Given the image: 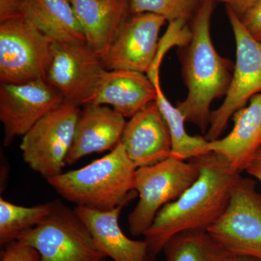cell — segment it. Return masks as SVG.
Segmentation results:
<instances>
[{
    "label": "cell",
    "instance_id": "obj_28",
    "mask_svg": "<svg viewBox=\"0 0 261 261\" xmlns=\"http://www.w3.org/2000/svg\"><path fill=\"white\" fill-rule=\"evenodd\" d=\"M245 171L261 183V147L248 163Z\"/></svg>",
    "mask_w": 261,
    "mask_h": 261
},
{
    "label": "cell",
    "instance_id": "obj_7",
    "mask_svg": "<svg viewBox=\"0 0 261 261\" xmlns=\"http://www.w3.org/2000/svg\"><path fill=\"white\" fill-rule=\"evenodd\" d=\"M81 111L79 105L65 101L23 136L20 148L24 161L46 179L63 173Z\"/></svg>",
    "mask_w": 261,
    "mask_h": 261
},
{
    "label": "cell",
    "instance_id": "obj_15",
    "mask_svg": "<svg viewBox=\"0 0 261 261\" xmlns=\"http://www.w3.org/2000/svg\"><path fill=\"white\" fill-rule=\"evenodd\" d=\"M157 96V87L145 73L106 70L84 105H108L125 118H132L155 102Z\"/></svg>",
    "mask_w": 261,
    "mask_h": 261
},
{
    "label": "cell",
    "instance_id": "obj_4",
    "mask_svg": "<svg viewBox=\"0 0 261 261\" xmlns=\"http://www.w3.org/2000/svg\"><path fill=\"white\" fill-rule=\"evenodd\" d=\"M200 175L194 160L170 157L136 171L135 190L140 200L128 216V229L133 236L145 235L160 210L177 200Z\"/></svg>",
    "mask_w": 261,
    "mask_h": 261
},
{
    "label": "cell",
    "instance_id": "obj_11",
    "mask_svg": "<svg viewBox=\"0 0 261 261\" xmlns=\"http://www.w3.org/2000/svg\"><path fill=\"white\" fill-rule=\"evenodd\" d=\"M65 102L47 81L25 84H1L0 121L4 126L5 146L23 137L41 118Z\"/></svg>",
    "mask_w": 261,
    "mask_h": 261
},
{
    "label": "cell",
    "instance_id": "obj_18",
    "mask_svg": "<svg viewBox=\"0 0 261 261\" xmlns=\"http://www.w3.org/2000/svg\"><path fill=\"white\" fill-rule=\"evenodd\" d=\"M85 36L100 57L107 53L128 13L127 0H68Z\"/></svg>",
    "mask_w": 261,
    "mask_h": 261
},
{
    "label": "cell",
    "instance_id": "obj_13",
    "mask_svg": "<svg viewBox=\"0 0 261 261\" xmlns=\"http://www.w3.org/2000/svg\"><path fill=\"white\" fill-rule=\"evenodd\" d=\"M130 118L120 143L137 168L171 157V135L156 101Z\"/></svg>",
    "mask_w": 261,
    "mask_h": 261
},
{
    "label": "cell",
    "instance_id": "obj_8",
    "mask_svg": "<svg viewBox=\"0 0 261 261\" xmlns=\"http://www.w3.org/2000/svg\"><path fill=\"white\" fill-rule=\"evenodd\" d=\"M206 231L228 255L261 261V194L240 178L224 214Z\"/></svg>",
    "mask_w": 261,
    "mask_h": 261
},
{
    "label": "cell",
    "instance_id": "obj_26",
    "mask_svg": "<svg viewBox=\"0 0 261 261\" xmlns=\"http://www.w3.org/2000/svg\"><path fill=\"white\" fill-rule=\"evenodd\" d=\"M24 0H0V22L20 18Z\"/></svg>",
    "mask_w": 261,
    "mask_h": 261
},
{
    "label": "cell",
    "instance_id": "obj_16",
    "mask_svg": "<svg viewBox=\"0 0 261 261\" xmlns=\"http://www.w3.org/2000/svg\"><path fill=\"white\" fill-rule=\"evenodd\" d=\"M121 205L112 210L99 211L76 206L74 211L88 228L96 246L114 261H148L150 255L144 241L127 238L120 227Z\"/></svg>",
    "mask_w": 261,
    "mask_h": 261
},
{
    "label": "cell",
    "instance_id": "obj_2",
    "mask_svg": "<svg viewBox=\"0 0 261 261\" xmlns=\"http://www.w3.org/2000/svg\"><path fill=\"white\" fill-rule=\"evenodd\" d=\"M214 2L202 0L194 16L191 37L186 44L182 62L187 95L185 100L176 105L186 121L205 134L210 123L211 103L226 96L233 75L232 63L220 56L211 39Z\"/></svg>",
    "mask_w": 261,
    "mask_h": 261
},
{
    "label": "cell",
    "instance_id": "obj_6",
    "mask_svg": "<svg viewBox=\"0 0 261 261\" xmlns=\"http://www.w3.org/2000/svg\"><path fill=\"white\" fill-rule=\"evenodd\" d=\"M18 240L37 249L40 261H104L107 257L96 246L74 209L58 201L47 219Z\"/></svg>",
    "mask_w": 261,
    "mask_h": 261
},
{
    "label": "cell",
    "instance_id": "obj_5",
    "mask_svg": "<svg viewBox=\"0 0 261 261\" xmlns=\"http://www.w3.org/2000/svg\"><path fill=\"white\" fill-rule=\"evenodd\" d=\"M51 44L53 41L23 17L1 22V84L47 81L53 59Z\"/></svg>",
    "mask_w": 261,
    "mask_h": 261
},
{
    "label": "cell",
    "instance_id": "obj_27",
    "mask_svg": "<svg viewBox=\"0 0 261 261\" xmlns=\"http://www.w3.org/2000/svg\"><path fill=\"white\" fill-rule=\"evenodd\" d=\"M215 1L224 3L226 6L229 7L239 15H240L243 14L248 8L259 0H215Z\"/></svg>",
    "mask_w": 261,
    "mask_h": 261
},
{
    "label": "cell",
    "instance_id": "obj_30",
    "mask_svg": "<svg viewBox=\"0 0 261 261\" xmlns=\"http://www.w3.org/2000/svg\"><path fill=\"white\" fill-rule=\"evenodd\" d=\"M148 261H154V256H152V255H150V257H149Z\"/></svg>",
    "mask_w": 261,
    "mask_h": 261
},
{
    "label": "cell",
    "instance_id": "obj_23",
    "mask_svg": "<svg viewBox=\"0 0 261 261\" xmlns=\"http://www.w3.org/2000/svg\"><path fill=\"white\" fill-rule=\"evenodd\" d=\"M128 13H152L167 21H188L195 16L202 0H127Z\"/></svg>",
    "mask_w": 261,
    "mask_h": 261
},
{
    "label": "cell",
    "instance_id": "obj_14",
    "mask_svg": "<svg viewBox=\"0 0 261 261\" xmlns=\"http://www.w3.org/2000/svg\"><path fill=\"white\" fill-rule=\"evenodd\" d=\"M77 121L74 139L65 163L74 164L84 156L112 150L121 142L125 117L102 105H84Z\"/></svg>",
    "mask_w": 261,
    "mask_h": 261
},
{
    "label": "cell",
    "instance_id": "obj_24",
    "mask_svg": "<svg viewBox=\"0 0 261 261\" xmlns=\"http://www.w3.org/2000/svg\"><path fill=\"white\" fill-rule=\"evenodd\" d=\"M41 255L37 249L20 240L5 245L0 261H40Z\"/></svg>",
    "mask_w": 261,
    "mask_h": 261
},
{
    "label": "cell",
    "instance_id": "obj_10",
    "mask_svg": "<svg viewBox=\"0 0 261 261\" xmlns=\"http://www.w3.org/2000/svg\"><path fill=\"white\" fill-rule=\"evenodd\" d=\"M53 59L47 81L65 102L85 104L106 68L87 43L53 42Z\"/></svg>",
    "mask_w": 261,
    "mask_h": 261
},
{
    "label": "cell",
    "instance_id": "obj_1",
    "mask_svg": "<svg viewBox=\"0 0 261 261\" xmlns=\"http://www.w3.org/2000/svg\"><path fill=\"white\" fill-rule=\"evenodd\" d=\"M192 160L200 169L198 178L177 200L160 210L144 235L152 256L178 233L206 231L212 226L224 214L242 177L224 158L214 152Z\"/></svg>",
    "mask_w": 261,
    "mask_h": 261
},
{
    "label": "cell",
    "instance_id": "obj_3",
    "mask_svg": "<svg viewBox=\"0 0 261 261\" xmlns=\"http://www.w3.org/2000/svg\"><path fill=\"white\" fill-rule=\"evenodd\" d=\"M137 169L119 143L87 166L47 180L63 198L76 206L109 211L125 205L132 197Z\"/></svg>",
    "mask_w": 261,
    "mask_h": 261
},
{
    "label": "cell",
    "instance_id": "obj_21",
    "mask_svg": "<svg viewBox=\"0 0 261 261\" xmlns=\"http://www.w3.org/2000/svg\"><path fill=\"white\" fill-rule=\"evenodd\" d=\"M163 250L166 261H224L229 255L205 230L178 233Z\"/></svg>",
    "mask_w": 261,
    "mask_h": 261
},
{
    "label": "cell",
    "instance_id": "obj_22",
    "mask_svg": "<svg viewBox=\"0 0 261 261\" xmlns=\"http://www.w3.org/2000/svg\"><path fill=\"white\" fill-rule=\"evenodd\" d=\"M53 202L23 207L0 199V244L16 241L25 231L39 226L53 211Z\"/></svg>",
    "mask_w": 261,
    "mask_h": 261
},
{
    "label": "cell",
    "instance_id": "obj_12",
    "mask_svg": "<svg viewBox=\"0 0 261 261\" xmlns=\"http://www.w3.org/2000/svg\"><path fill=\"white\" fill-rule=\"evenodd\" d=\"M166 21L152 13L127 17L102 58L106 69L134 70L147 74L155 61L160 31Z\"/></svg>",
    "mask_w": 261,
    "mask_h": 261
},
{
    "label": "cell",
    "instance_id": "obj_20",
    "mask_svg": "<svg viewBox=\"0 0 261 261\" xmlns=\"http://www.w3.org/2000/svg\"><path fill=\"white\" fill-rule=\"evenodd\" d=\"M157 87L156 102L167 125L171 135V157L181 161H190L210 152L209 141L205 137L192 136L185 128L186 118L176 106H173L163 93L159 75L148 76Z\"/></svg>",
    "mask_w": 261,
    "mask_h": 261
},
{
    "label": "cell",
    "instance_id": "obj_17",
    "mask_svg": "<svg viewBox=\"0 0 261 261\" xmlns=\"http://www.w3.org/2000/svg\"><path fill=\"white\" fill-rule=\"evenodd\" d=\"M232 117L231 132L224 138L211 141L208 147L240 173L261 147V93L254 95L248 106L238 110Z\"/></svg>",
    "mask_w": 261,
    "mask_h": 261
},
{
    "label": "cell",
    "instance_id": "obj_25",
    "mask_svg": "<svg viewBox=\"0 0 261 261\" xmlns=\"http://www.w3.org/2000/svg\"><path fill=\"white\" fill-rule=\"evenodd\" d=\"M242 15L243 17L239 16L245 29L254 39L261 42V0L252 5Z\"/></svg>",
    "mask_w": 261,
    "mask_h": 261
},
{
    "label": "cell",
    "instance_id": "obj_19",
    "mask_svg": "<svg viewBox=\"0 0 261 261\" xmlns=\"http://www.w3.org/2000/svg\"><path fill=\"white\" fill-rule=\"evenodd\" d=\"M20 16L53 42L87 43L68 0H24Z\"/></svg>",
    "mask_w": 261,
    "mask_h": 261
},
{
    "label": "cell",
    "instance_id": "obj_29",
    "mask_svg": "<svg viewBox=\"0 0 261 261\" xmlns=\"http://www.w3.org/2000/svg\"><path fill=\"white\" fill-rule=\"evenodd\" d=\"M224 261H260L251 257L238 256V255H229Z\"/></svg>",
    "mask_w": 261,
    "mask_h": 261
},
{
    "label": "cell",
    "instance_id": "obj_9",
    "mask_svg": "<svg viewBox=\"0 0 261 261\" xmlns=\"http://www.w3.org/2000/svg\"><path fill=\"white\" fill-rule=\"evenodd\" d=\"M226 10L236 43L237 61L224 102L211 112L205 137L209 142L219 139L231 117L261 93V42L249 34L234 10L227 6Z\"/></svg>",
    "mask_w": 261,
    "mask_h": 261
}]
</instances>
